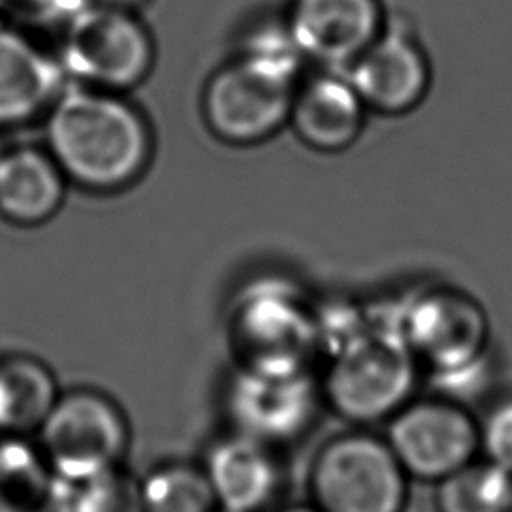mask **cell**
<instances>
[{
    "label": "cell",
    "mask_w": 512,
    "mask_h": 512,
    "mask_svg": "<svg viewBox=\"0 0 512 512\" xmlns=\"http://www.w3.org/2000/svg\"><path fill=\"white\" fill-rule=\"evenodd\" d=\"M46 150L66 180L98 192L134 182L152 154L142 112L120 92L76 84L60 90L44 122Z\"/></svg>",
    "instance_id": "6da1fadb"
},
{
    "label": "cell",
    "mask_w": 512,
    "mask_h": 512,
    "mask_svg": "<svg viewBox=\"0 0 512 512\" xmlns=\"http://www.w3.org/2000/svg\"><path fill=\"white\" fill-rule=\"evenodd\" d=\"M302 54L286 24L254 32L242 52L206 82L202 114L230 144H254L288 122Z\"/></svg>",
    "instance_id": "7a4b0ae2"
},
{
    "label": "cell",
    "mask_w": 512,
    "mask_h": 512,
    "mask_svg": "<svg viewBox=\"0 0 512 512\" xmlns=\"http://www.w3.org/2000/svg\"><path fill=\"white\" fill-rule=\"evenodd\" d=\"M324 352L328 362L318 376L322 404L342 422L354 428L388 422L412 400L418 360L396 320L362 324Z\"/></svg>",
    "instance_id": "3957f363"
},
{
    "label": "cell",
    "mask_w": 512,
    "mask_h": 512,
    "mask_svg": "<svg viewBox=\"0 0 512 512\" xmlns=\"http://www.w3.org/2000/svg\"><path fill=\"white\" fill-rule=\"evenodd\" d=\"M408 480L386 438L356 428L316 450L308 502L320 512H404Z\"/></svg>",
    "instance_id": "277c9868"
},
{
    "label": "cell",
    "mask_w": 512,
    "mask_h": 512,
    "mask_svg": "<svg viewBox=\"0 0 512 512\" xmlns=\"http://www.w3.org/2000/svg\"><path fill=\"white\" fill-rule=\"evenodd\" d=\"M36 444L60 484H78L124 466L130 424L108 394L74 388L60 392Z\"/></svg>",
    "instance_id": "5b68a950"
},
{
    "label": "cell",
    "mask_w": 512,
    "mask_h": 512,
    "mask_svg": "<svg viewBox=\"0 0 512 512\" xmlns=\"http://www.w3.org/2000/svg\"><path fill=\"white\" fill-rule=\"evenodd\" d=\"M226 340L234 368L262 374L312 372L322 354L318 316L286 290L242 296L228 316Z\"/></svg>",
    "instance_id": "8992f818"
},
{
    "label": "cell",
    "mask_w": 512,
    "mask_h": 512,
    "mask_svg": "<svg viewBox=\"0 0 512 512\" xmlns=\"http://www.w3.org/2000/svg\"><path fill=\"white\" fill-rule=\"evenodd\" d=\"M152 62V36L132 10L92 2L64 26L60 66L76 84L122 94L148 76Z\"/></svg>",
    "instance_id": "52a82bcc"
},
{
    "label": "cell",
    "mask_w": 512,
    "mask_h": 512,
    "mask_svg": "<svg viewBox=\"0 0 512 512\" xmlns=\"http://www.w3.org/2000/svg\"><path fill=\"white\" fill-rule=\"evenodd\" d=\"M222 412L230 432L274 450L302 440L324 408L312 372L262 374L232 368L222 386Z\"/></svg>",
    "instance_id": "ba28073f"
},
{
    "label": "cell",
    "mask_w": 512,
    "mask_h": 512,
    "mask_svg": "<svg viewBox=\"0 0 512 512\" xmlns=\"http://www.w3.org/2000/svg\"><path fill=\"white\" fill-rule=\"evenodd\" d=\"M384 438L408 478L434 484L480 452L478 422L444 396L410 400L386 422Z\"/></svg>",
    "instance_id": "9c48e42d"
},
{
    "label": "cell",
    "mask_w": 512,
    "mask_h": 512,
    "mask_svg": "<svg viewBox=\"0 0 512 512\" xmlns=\"http://www.w3.org/2000/svg\"><path fill=\"white\" fill-rule=\"evenodd\" d=\"M396 324L416 360L432 374L452 372L486 356V312L462 290L438 286L416 294Z\"/></svg>",
    "instance_id": "30bf717a"
},
{
    "label": "cell",
    "mask_w": 512,
    "mask_h": 512,
    "mask_svg": "<svg viewBox=\"0 0 512 512\" xmlns=\"http://www.w3.org/2000/svg\"><path fill=\"white\" fill-rule=\"evenodd\" d=\"M364 106L384 116L416 110L432 88V60L408 30L386 24L378 38L344 70Z\"/></svg>",
    "instance_id": "8fae6325"
},
{
    "label": "cell",
    "mask_w": 512,
    "mask_h": 512,
    "mask_svg": "<svg viewBox=\"0 0 512 512\" xmlns=\"http://www.w3.org/2000/svg\"><path fill=\"white\" fill-rule=\"evenodd\" d=\"M284 24L302 58L346 70L388 18L380 0H292Z\"/></svg>",
    "instance_id": "7c38bea8"
},
{
    "label": "cell",
    "mask_w": 512,
    "mask_h": 512,
    "mask_svg": "<svg viewBox=\"0 0 512 512\" xmlns=\"http://www.w3.org/2000/svg\"><path fill=\"white\" fill-rule=\"evenodd\" d=\"M274 448L236 432L214 440L202 470L226 512H264L278 494L280 464Z\"/></svg>",
    "instance_id": "4fadbf2b"
},
{
    "label": "cell",
    "mask_w": 512,
    "mask_h": 512,
    "mask_svg": "<svg viewBox=\"0 0 512 512\" xmlns=\"http://www.w3.org/2000/svg\"><path fill=\"white\" fill-rule=\"evenodd\" d=\"M366 110L348 76L326 68L296 86L288 122L306 146L338 152L360 136Z\"/></svg>",
    "instance_id": "5bb4252c"
},
{
    "label": "cell",
    "mask_w": 512,
    "mask_h": 512,
    "mask_svg": "<svg viewBox=\"0 0 512 512\" xmlns=\"http://www.w3.org/2000/svg\"><path fill=\"white\" fill-rule=\"evenodd\" d=\"M62 66L34 40L0 26V126H16L46 112L62 90Z\"/></svg>",
    "instance_id": "9a60e30c"
},
{
    "label": "cell",
    "mask_w": 512,
    "mask_h": 512,
    "mask_svg": "<svg viewBox=\"0 0 512 512\" xmlns=\"http://www.w3.org/2000/svg\"><path fill=\"white\" fill-rule=\"evenodd\" d=\"M66 182L46 148H6L0 156V216L18 226L46 222L58 212Z\"/></svg>",
    "instance_id": "2e32d148"
},
{
    "label": "cell",
    "mask_w": 512,
    "mask_h": 512,
    "mask_svg": "<svg viewBox=\"0 0 512 512\" xmlns=\"http://www.w3.org/2000/svg\"><path fill=\"white\" fill-rule=\"evenodd\" d=\"M58 396L46 362L28 354L0 358V436H36Z\"/></svg>",
    "instance_id": "e0dca14e"
},
{
    "label": "cell",
    "mask_w": 512,
    "mask_h": 512,
    "mask_svg": "<svg viewBox=\"0 0 512 512\" xmlns=\"http://www.w3.org/2000/svg\"><path fill=\"white\" fill-rule=\"evenodd\" d=\"M58 480L36 442L0 436V510L46 512L56 500Z\"/></svg>",
    "instance_id": "ac0fdd59"
},
{
    "label": "cell",
    "mask_w": 512,
    "mask_h": 512,
    "mask_svg": "<svg viewBox=\"0 0 512 512\" xmlns=\"http://www.w3.org/2000/svg\"><path fill=\"white\" fill-rule=\"evenodd\" d=\"M434 504L438 512H510L512 472L474 458L436 482Z\"/></svg>",
    "instance_id": "d6986e66"
},
{
    "label": "cell",
    "mask_w": 512,
    "mask_h": 512,
    "mask_svg": "<svg viewBox=\"0 0 512 512\" xmlns=\"http://www.w3.org/2000/svg\"><path fill=\"white\" fill-rule=\"evenodd\" d=\"M142 512H220L202 466L168 462L140 478Z\"/></svg>",
    "instance_id": "ffe728a7"
},
{
    "label": "cell",
    "mask_w": 512,
    "mask_h": 512,
    "mask_svg": "<svg viewBox=\"0 0 512 512\" xmlns=\"http://www.w3.org/2000/svg\"><path fill=\"white\" fill-rule=\"evenodd\" d=\"M62 512H142L140 478L124 466L78 484H62Z\"/></svg>",
    "instance_id": "44dd1931"
},
{
    "label": "cell",
    "mask_w": 512,
    "mask_h": 512,
    "mask_svg": "<svg viewBox=\"0 0 512 512\" xmlns=\"http://www.w3.org/2000/svg\"><path fill=\"white\" fill-rule=\"evenodd\" d=\"M482 458L512 472V396L498 400L478 422Z\"/></svg>",
    "instance_id": "7402d4cb"
},
{
    "label": "cell",
    "mask_w": 512,
    "mask_h": 512,
    "mask_svg": "<svg viewBox=\"0 0 512 512\" xmlns=\"http://www.w3.org/2000/svg\"><path fill=\"white\" fill-rule=\"evenodd\" d=\"M10 12L20 18H52L56 14H62L66 22L72 18L74 12H78L82 6L70 2V0H8Z\"/></svg>",
    "instance_id": "603a6c76"
},
{
    "label": "cell",
    "mask_w": 512,
    "mask_h": 512,
    "mask_svg": "<svg viewBox=\"0 0 512 512\" xmlns=\"http://www.w3.org/2000/svg\"><path fill=\"white\" fill-rule=\"evenodd\" d=\"M96 4H104V6H116V8H126V10H134L136 6H140L144 0H92Z\"/></svg>",
    "instance_id": "cb8c5ba5"
},
{
    "label": "cell",
    "mask_w": 512,
    "mask_h": 512,
    "mask_svg": "<svg viewBox=\"0 0 512 512\" xmlns=\"http://www.w3.org/2000/svg\"><path fill=\"white\" fill-rule=\"evenodd\" d=\"M282 512H320L314 504H310V502H306V504H296V506H288V508H284Z\"/></svg>",
    "instance_id": "d4e9b609"
},
{
    "label": "cell",
    "mask_w": 512,
    "mask_h": 512,
    "mask_svg": "<svg viewBox=\"0 0 512 512\" xmlns=\"http://www.w3.org/2000/svg\"><path fill=\"white\" fill-rule=\"evenodd\" d=\"M4 150H6V148H2V144H0V156H2V152H4Z\"/></svg>",
    "instance_id": "484cf974"
},
{
    "label": "cell",
    "mask_w": 512,
    "mask_h": 512,
    "mask_svg": "<svg viewBox=\"0 0 512 512\" xmlns=\"http://www.w3.org/2000/svg\"><path fill=\"white\" fill-rule=\"evenodd\" d=\"M0 512H14V510H0Z\"/></svg>",
    "instance_id": "4316f807"
},
{
    "label": "cell",
    "mask_w": 512,
    "mask_h": 512,
    "mask_svg": "<svg viewBox=\"0 0 512 512\" xmlns=\"http://www.w3.org/2000/svg\"><path fill=\"white\" fill-rule=\"evenodd\" d=\"M220 512H226V510H220Z\"/></svg>",
    "instance_id": "83f0119b"
},
{
    "label": "cell",
    "mask_w": 512,
    "mask_h": 512,
    "mask_svg": "<svg viewBox=\"0 0 512 512\" xmlns=\"http://www.w3.org/2000/svg\"><path fill=\"white\" fill-rule=\"evenodd\" d=\"M510 512H512V510H510Z\"/></svg>",
    "instance_id": "f1b7e54d"
}]
</instances>
